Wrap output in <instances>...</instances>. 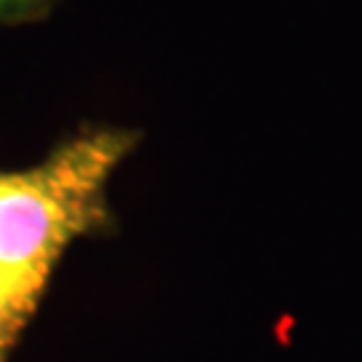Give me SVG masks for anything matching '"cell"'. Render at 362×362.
<instances>
[{"instance_id":"1","label":"cell","mask_w":362,"mask_h":362,"mask_svg":"<svg viewBox=\"0 0 362 362\" xmlns=\"http://www.w3.org/2000/svg\"><path fill=\"white\" fill-rule=\"evenodd\" d=\"M140 132L83 127L35 167L0 169V362L11 360L65 250L116 231L107 185Z\"/></svg>"},{"instance_id":"2","label":"cell","mask_w":362,"mask_h":362,"mask_svg":"<svg viewBox=\"0 0 362 362\" xmlns=\"http://www.w3.org/2000/svg\"><path fill=\"white\" fill-rule=\"evenodd\" d=\"M59 0H0V27L33 25L46 19Z\"/></svg>"}]
</instances>
